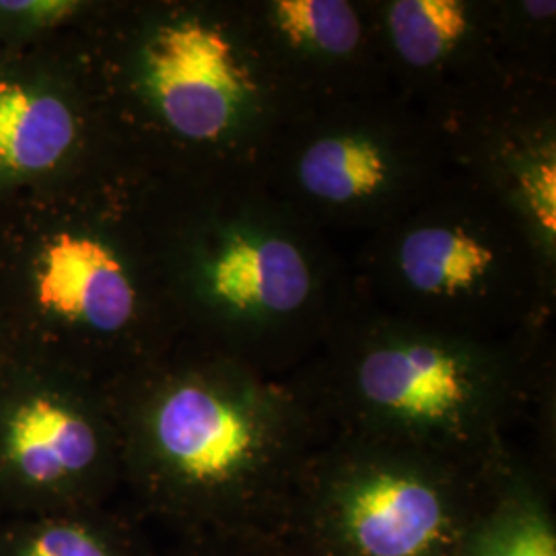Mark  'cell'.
Segmentation results:
<instances>
[{"instance_id": "cell-1", "label": "cell", "mask_w": 556, "mask_h": 556, "mask_svg": "<svg viewBox=\"0 0 556 556\" xmlns=\"http://www.w3.org/2000/svg\"><path fill=\"white\" fill-rule=\"evenodd\" d=\"M122 486L179 536L275 538L305 462L326 438L293 378L197 338L105 383Z\"/></svg>"}, {"instance_id": "cell-2", "label": "cell", "mask_w": 556, "mask_h": 556, "mask_svg": "<svg viewBox=\"0 0 556 556\" xmlns=\"http://www.w3.org/2000/svg\"><path fill=\"white\" fill-rule=\"evenodd\" d=\"M11 351L110 383L181 334L160 243V179L130 160L0 204Z\"/></svg>"}, {"instance_id": "cell-3", "label": "cell", "mask_w": 556, "mask_h": 556, "mask_svg": "<svg viewBox=\"0 0 556 556\" xmlns=\"http://www.w3.org/2000/svg\"><path fill=\"white\" fill-rule=\"evenodd\" d=\"M160 243L181 334L275 378L316 357L358 298L351 254L258 174L160 179Z\"/></svg>"}, {"instance_id": "cell-4", "label": "cell", "mask_w": 556, "mask_h": 556, "mask_svg": "<svg viewBox=\"0 0 556 556\" xmlns=\"http://www.w3.org/2000/svg\"><path fill=\"white\" fill-rule=\"evenodd\" d=\"M83 43L126 160L167 181L258 174L289 105L239 0H103Z\"/></svg>"}, {"instance_id": "cell-5", "label": "cell", "mask_w": 556, "mask_h": 556, "mask_svg": "<svg viewBox=\"0 0 556 556\" xmlns=\"http://www.w3.org/2000/svg\"><path fill=\"white\" fill-rule=\"evenodd\" d=\"M291 378L326 433L484 464L532 402L553 396V330L484 340L397 318L358 295Z\"/></svg>"}, {"instance_id": "cell-6", "label": "cell", "mask_w": 556, "mask_h": 556, "mask_svg": "<svg viewBox=\"0 0 556 556\" xmlns=\"http://www.w3.org/2000/svg\"><path fill=\"white\" fill-rule=\"evenodd\" d=\"M358 295L397 318L484 340L553 330L556 252L491 186L450 172L355 245Z\"/></svg>"}, {"instance_id": "cell-7", "label": "cell", "mask_w": 556, "mask_h": 556, "mask_svg": "<svg viewBox=\"0 0 556 556\" xmlns=\"http://www.w3.org/2000/svg\"><path fill=\"white\" fill-rule=\"evenodd\" d=\"M505 450L477 466L328 433L305 462L275 538L307 556H454Z\"/></svg>"}, {"instance_id": "cell-8", "label": "cell", "mask_w": 556, "mask_h": 556, "mask_svg": "<svg viewBox=\"0 0 556 556\" xmlns=\"http://www.w3.org/2000/svg\"><path fill=\"white\" fill-rule=\"evenodd\" d=\"M452 172L427 114L394 91L291 110L260 161L262 184L337 243L417 206Z\"/></svg>"}, {"instance_id": "cell-9", "label": "cell", "mask_w": 556, "mask_h": 556, "mask_svg": "<svg viewBox=\"0 0 556 556\" xmlns=\"http://www.w3.org/2000/svg\"><path fill=\"white\" fill-rule=\"evenodd\" d=\"M119 486L105 386L56 361L0 358V517L108 505Z\"/></svg>"}, {"instance_id": "cell-10", "label": "cell", "mask_w": 556, "mask_h": 556, "mask_svg": "<svg viewBox=\"0 0 556 556\" xmlns=\"http://www.w3.org/2000/svg\"><path fill=\"white\" fill-rule=\"evenodd\" d=\"M83 31L34 50L0 52V204L126 160Z\"/></svg>"}, {"instance_id": "cell-11", "label": "cell", "mask_w": 556, "mask_h": 556, "mask_svg": "<svg viewBox=\"0 0 556 556\" xmlns=\"http://www.w3.org/2000/svg\"><path fill=\"white\" fill-rule=\"evenodd\" d=\"M427 118L450 167L497 190L556 252V80L501 66Z\"/></svg>"}, {"instance_id": "cell-12", "label": "cell", "mask_w": 556, "mask_h": 556, "mask_svg": "<svg viewBox=\"0 0 556 556\" xmlns=\"http://www.w3.org/2000/svg\"><path fill=\"white\" fill-rule=\"evenodd\" d=\"M289 112L392 91L371 0H239Z\"/></svg>"}, {"instance_id": "cell-13", "label": "cell", "mask_w": 556, "mask_h": 556, "mask_svg": "<svg viewBox=\"0 0 556 556\" xmlns=\"http://www.w3.org/2000/svg\"><path fill=\"white\" fill-rule=\"evenodd\" d=\"M388 87L425 114L503 64L495 0H371Z\"/></svg>"}, {"instance_id": "cell-14", "label": "cell", "mask_w": 556, "mask_h": 556, "mask_svg": "<svg viewBox=\"0 0 556 556\" xmlns=\"http://www.w3.org/2000/svg\"><path fill=\"white\" fill-rule=\"evenodd\" d=\"M454 556H556V517L546 472L509 445L489 497Z\"/></svg>"}, {"instance_id": "cell-15", "label": "cell", "mask_w": 556, "mask_h": 556, "mask_svg": "<svg viewBox=\"0 0 556 556\" xmlns=\"http://www.w3.org/2000/svg\"><path fill=\"white\" fill-rule=\"evenodd\" d=\"M0 556H157L139 521L108 505L0 517Z\"/></svg>"}, {"instance_id": "cell-16", "label": "cell", "mask_w": 556, "mask_h": 556, "mask_svg": "<svg viewBox=\"0 0 556 556\" xmlns=\"http://www.w3.org/2000/svg\"><path fill=\"white\" fill-rule=\"evenodd\" d=\"M495 27L507 68L556 80L555 0H495Z\"/></svg>"}, {"instance_id": "cell-17", "label": "cell", "mask_w": 556, "mask_h": 556, "mask_svg": "<svg viewBox=\"0 0 556 556\" xmlns=\"http://www.w3.org/2000/svg\"><path fill=\"white\" fill-rule=\"evenodd\" d=\"M103 0H0V52H23L83 31Z\"/></svg>"}, {"instance_id": "cell-18", "label": "cell", "mask_w": 556, "mask_h": 556, "mask_svg": "<svg viewBox=\"0 0 556 556\" xmlns=\"http://www.w3.org/2000/svg\"><path fill=\"white\" fill-rule=\"evenodd\" d=\"M262 540V538H260ZM157 556H258L256 540H225L213 536H181L178 546Z\"/></svg>"}, {"instance_id": "cell-19", "label": "cell", "mask_w": 556, "mask_h": 556, "mask_svg": "<svg viewBox=\"0 0 556 556\" xmlns=\"http://www.w3.org/2000/svg\"><path fill=\"white\" fill-rule=\"evenodd\" d=\"M256 555L258 556H307L301 555L295 548L287 546L277 538H262L256 540Z\"/></svg>"}, {"instance_id": "cell-20", "label": "cell", "mask_w": 556, "mask_h": 556, "mask_svg": "<svg viewBox=\"0 0 556 556\" xmlns=\"http://www.w3.org/2000/svg\"><path fill=\"white\" fill-rule=\"evenodd\" d=\"M9 353H11V346H9V340H7V334H4V328L0 324V358L7 357Z\"/></svg>"}]
</instances>
